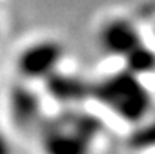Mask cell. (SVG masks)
Wrapping results in <instances>:
<instances>
[{"label":"cell","mask_w":155,"mask_h":154,"mask_svg":"<svg viewBox=\"0 0 155 154\" xmlns=\"http://www.w3.org/2000/svg\"><path fill=\"white\" fill-rule=\"evenodd\" d=\"M107 142V126L99 113L69 107L38 129L39 154H100Z\"/></svg>","instance_id":"6da1fadb"},{"label":"cell","mask_w":155,"mask_h":154,"mask_svg":"<svg viewBox=\"0 0 155 154\" xmlns=\"http://www.w3.org/2000/svg\"><path fill=\"white\" fill-rule=\"evenodd\" d=\"M91 99L104 113L135 128L146 123L152 105L147 84L127 68L105 72V76L93 80Z\"/></svg>","instance_id":"7a4b0ae2"},{"label":"cell","mask_w":155,"mask_h":154,"mask_svg":"<svg viewBox=\"0 0 155 154\" xmlns=\"http://www.w3.org/2000/svg\"><path fill=\"white\" fill-rule=\"evenodd\" d=\"M97 50L108 58L125 63L135 52L146 46L144 30L132 14L124 11L105 13L94 25Z\"/></svg>","instance_id":"3957f363"},{"label":"cell","mask_w":155,"mask_h":154,"mask_svg":"<svg viewBox=\"0 0 155 154\" xmlns=\"http://www.w3.org/2000/svg\"><path fill=\"white\" fill-rule=\"evenodd\" d=\"M66 55L68 50L63 41L55 36H44L21 49L16 57V69L25 80L45 82L63 68Z\"/></svg>","instance_id":"277c9868"},{"label":"cell","mask_w":155,"mask_h":154,"mask_svg":"<svg viewBox=\"0 0 155 154\" xmlns=\"http://www.w3.org/2000/svg\"><path fill=\"white\" fill-rule=\"evenodd\" d=\"M138 132L140 135H143V137H136V140L140 143V148H143V151L144 149L147 151V148L155 146V126H147V123L141 124L138 126Z\"/></svg>","instance_id":"5b68a950"},{"label":"cell","mask_w":155,"mask_h":154,"mask_svg":"<svg viewBox=\"0 0 155 154\" xmlns=\"http://www.w3.org/2000/svg\"><path fill=\"white\" fill-rule=\"evenodd\" d=\"M0 154H11V148L8 142L3 139V135H0Z\"/></svg>","instance_id":"8992f818"}]
</instances>
